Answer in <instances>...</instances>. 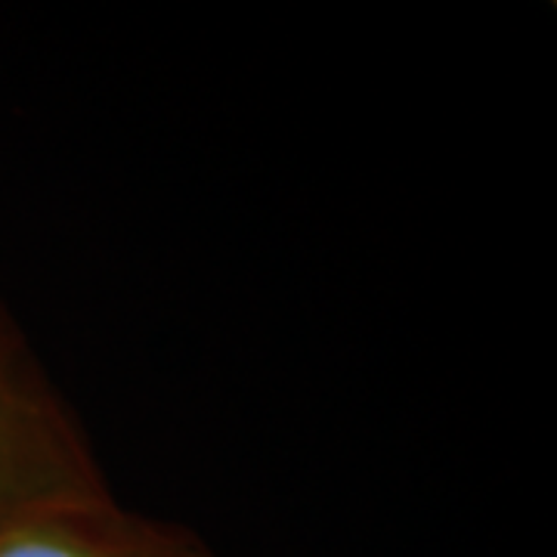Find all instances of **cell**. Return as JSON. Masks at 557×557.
Wrapping results in <instances>:
<instances>
[{
  "instance_id": "6da1fadb",
  "label": "cell",
  "mask_w": 557,
  "mask_h": 557,
  "mask_svg": "<svg viewBox=\"0 0 557 557\" xmlns=\"http://www.w3.org/2000/svg\"><path fill=\"white\" fill-rule=\"evenodd\" d=\"M106 496L112 483L84 421L0 300V539Z\"/></svg>"
},
{
  "instance_id": "7a4b0ae2",
  "label": "cell",
  "mask_w": 557,
  "mask_h": 557,
  "mask_svg": "<svg viewBox=\"0 0 557 557\" xmlns=\"http://www.w3.org/2000/svg\"><path fill=\"white\" fill-rule=\"evenodd\" d=\"M0 557H220L180 520L121 505L115 493L25 523L0 539Z\"/></svg>"
}]
</instances>
